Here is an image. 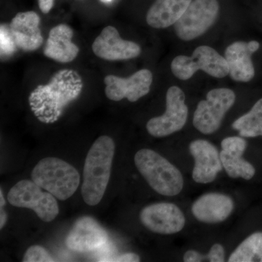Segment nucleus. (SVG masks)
Wrapping results in <instances>:
<instances>
[{
	"mask_svg": "<svg viewBox=\"0 0 262 262\" xmlns=\"http://www.w3.org/2000/svg\"><path fill=\"white\" fill-rule=\"evenodd\" d=\"M172 73L181 80L190 79L198 70L215 77L223 78L229 75V66L225 57L207 46H199L192 56H178L172 61Z\"/></svg>",
	"mask_w": 262,
	"mask_h": 262,
	"instance_id": "obj_5",
	"label": "nucleus"
},
{
	"mask_svg": "<svg viewBox=\"0 0 262 262\" xmlns=\"http://www.w3.org/2000/svg\"><path fill=\"white\" fill-rule=\"evenodd\" d=\"M220 9L217 0H193L173 25L177 37L183 41L201 37L214 24Z\"/></svg>",
	"mask_w": 262,
	"mask_h": 262,
	"instance_id": "obj_8",
	"label": "nucleus"
},
{
	"mask_svg": "<svg viewBox=\"0 0 262 262\" xmlns=\"http://www.w3.org/2000/svg\"><path fill=\"white\" fill-rule=\"evenodd\" d=\"M82 88V78L76 71H58L47 84H40L31 93V110L39 121L53 123L67 106L80 96Z\"/></svg>",
	"mask_w": 262,
	"mask_h": 262,
	"instance_id": "obj_1",
	"label": "nucleus"
},
{
	"mask_svg": "<svg viewBox=\"0 0 262 262\" xmlns=\"http://www.w3.org/2000/svg\"><path fill=\"white\" fill-rule=\"evenodd\" d=\"M222 150L228 153L244 155L245 150L247 147V142L242 137L232 136L225 138L222 141Z\"/></svg>",
	"mask_w": 262,
	"mask_h": 262,
	"instance_id": "obj_24",
	"label": "nucleus"
},
{
	"mask_svg": "<svg viewBox=\"0 0 262 262\" xmlns=\"http://www.w3.org/2000/svg\"><path fill=\"white\" fill-rule=\"evenodd\" d=\"M235 94L229 89H215L200 101L193 117V125L203 134H211L220 129L226 113L233 106Z\"/></svg>",
	"mask_w": 262,
	"mask_h": 262,
	"instance_id": "obj_7",
	"label": "nucleus"
},
{
	"mask_svg": "<svg viewBox=\"0 0 262 262\" xmlns=\"http://www.w3.org/2000/svg\"><path fill=\"white\" fill-rule=\"evenodd\" d=\"M92 49L96 56L108 61L132 59L141 51L139 45L122 39L117 29L112 26L103 29L93 43Z\"/></svg>",
	"mask_w": 262,
	"mask_h": 262,
	"instance_id": "obj_13",
	"label": "nucleus"
},
{
	"mask_svg": "<svg viewBox=\"0 0 262 262\" xmlns=\"http://www.w3.org/2000/svg\"><path fill=\"white\" fill-rule=\"evenodd\" d=\"M108 239L107 232L97 221L83 216L76 221L67 235L66 244L72 251L89 253L102 248Z\"/></svg>",
	"mask_w": 262,
	"mask_h": 262,
	"instance_id": "obj_12",
	"label": "nucleus"
},
{
	"mask_svg": "<svg viewBox=\"0 0 262 262\" xmlns=\"http://www.w3.org/2000/svg\"><path fill=\"white\" fill-rule=\"evenodd\" d=\"M188 117L185 94L180 88L172 86L166 94V111L160 117H153L146 124L150 135L161 138L182 130Z\"/></svg>",
	"mask_w": 262,
	"mask_h": 262,
	"instance_id": "obj_9",
	"label": "nucleus"
},
{
	"mask_svg": "<svg viewBox=\"0 0 262 262\" xmlns=\"http://www.w3.org/2000/svg\"><path fill=\"white\" fill-rule=\"evenodd\" d=\"M8 220V215L5 213L4 210H1V219H0V228L3 229Z\"/></svg>",
	"mask_w": 262,
	"mask_h": 262,
	"instance_id": "obj_30",
	"label": "nucleus"
},
{
	"mask_svg": "<svg viewBox=\"0 0 262 262\" xmlns=\"http://www.w3.org/2000/svg\"><path fill=\"white\" fill-rule=\"evenodd\" d=\"M189 151L194 159L193 180L199 184L213 182L223 168L216 147L209 141L199 139L191 143Z\"/></svg>",
	"mask_w": 262,
	"mask_h": 262,
	"instance_id": "obj_14",
	"label": "nucleus"
},
{
	"mask_svg": "<svg viewBox=\"0 0 262 262\" xmlns=\"http://www.w3.org/2000/svg\"><path fill=\"white\" fill-rule=\"evenodd\" d=\"M24 262H52L55 261L46 248L40 246H32L28 248L24 254Z\"/></svg>",
	"mask_w": 262,
	"mask_h": 262,
	"instance_id": "obj_23",
	"label": "nucleus"
},
{
	"mask_svg": "<svg viewBox=\"0 0 262 262\" xmlns=\"http://www.w3.org/2000/svg\"><path fill=\"white\" fill-rule=\"evenodd\" d=\"M142 225L155 233L172 234L185 225V217L180 208L170 203H158L145 207L140 213Z\"/></svg>",
	"mask_w": 262,
	"mask_h": 262,
	"instance_id": "obj_10",
	"label": "nucleus"
},
{
	"mask_svg": "<svg viewBox=\"0 0 262 262\" xmlns=\"http://www.w3.org/2000/svg\"><path fill=\"white\" fill-rule=\"evenodd\" d=\"M32 179L38 186L61 201L75 194L80 182L77 169L56 158L41 160L33 169Z\"/></svg>",
	"mask_w": 262,
	"mask_h": 262,
	"instance_id": "obj_4",
	"label": "nucleus"
},
{
	"mask_svg": "<svg viewBox=\"0 0 262 262\" xmlns=\"http://www.w3.org/2000/svg\"><path fill=\"white\" fill-rule=\"evenodd\" d=\"M73 30L67 24H59L50 31L44 55L60 63H70L78 55L79 48L72 42Z\"/></svg>",
	"mask_w": 262,
	"mask_h": 262,
	"instance_id": "obj_18",
	"label": "nucleus"
},
{
	"mask_svg": "<svg viewBox=\"0 0 262 262\" xmlns=\"http://www.w3.org/2000/svg\"><path fill=\"white\" fill-rule=\"evenodd\" d=\"M8 201L17 208L32 210L45 222H51L59 213L56 198L42 191L33 181L21 180L15 184L8 192Z\"/></svg>",
	"mask_w": 262,
	"mask_h": 262,
	"instance_id": "obj_6",
	"label": "nucleus"
},
{
	"mask_svg": "<svg viewBox=\"0 0 262 262\" xmlns=\"http://www.w3.org/2000/svg\"><path fill=\"white\" fill-rule=\"evenodd\" d=\"M232 128L238 130L241 137L262 136V98L252 108L232 123Z\"/></svg>",
	"mask_w": 262,
	"mask_h": 262,
	"instance_id": "obj_20",
	"label": "nucleus"
},
{
	"mask_svg": "<svg viewBox=\"0 0 262 262\" xmlns=\"http://www.w3.org/2000/svg\"><path fill=\"white\" fill-rule=\"evenodd\" d=\"M39 6L43 13H48L51 11L54 3V0H38Z\"/></svg>",
	"mask_w": 262,
	"mask_h": 262,
	"instance_id": "obj_29",
	"label": "nucleus"
},
{
	"mask_svg": "<svg viewBox=\"0 0 262 262\" xmlns=\"http://www.w3.org/2000/svg\"><path fill=\"white\" fill-rule=\"evenodd\" d=\"M257 41L234 42L227 48L225 58L229 66V75L237 82H250L255 76L251 56L259 49Z\"/></svg>",
	"mask_w": 262,
	"mask_h": 262,
	"instance_id": "obj_16",
	"label": "nucleus"
},
{
	"mask_svg": "<svg viewBox=\"0 0 262 262\" xmlns=\"http://www.w3.org/2000/svg\"><path fill=\"white\" fill-rule=\"evenodd\" d=\"M229 262H262V232H255L239 245Z\"/></svg>",
	"mask_w": 262,
	"mask_h": 262,
	"instance_id": "obj_21",
	"label": "nucleus"
},
{
	"mask_svg": "<svg viewBox=\"0 0 262 262\" xmlns=\"http://www.w3.org/2000/svg\"><path fill=\"white\" fill-rule=\"evenodd\" d=\"M115 141L108 136L96 139L86 157L81 193L84 203L95 206L102 200L111 175Z\"/></svg>",
	"mask_w": 262,
	"mask_h": 262,
	"instance_id": "obj_2",
	"label": "nucleus"
},
{
	"mask_svg": "<svg viewBox=\"0 0 262 262\" xmlns=\"http://www.w3.org/2000/svg\"><path fill=\"white\" fill-rule=\"evenodd\" d=\"M136 166L150 187L164 196H175L184 187L182 174L168 160L149 149L139 150L134 158Z\"/></svg>",
	"mask_w": 262,
	"mask_h": 262,
	"instance_id": "obj_3",
	"label": "nucleus"
},
{
	"mask_svg": "<svg viewBox=\"0 0 262 262\" xmlns=\"http://www.w3.org/2000/svg\"><path fill=\"white\" fill-rule=\"evenodd\" d=\"M242 156V154L226 152L224 150L220 152L221 161L229 177L250 180L254 177L256 170Z\"/></svg>",
	"mask_w": 262,
	"mask_h": 262,
	"instance_id": "obj_22",
	"label": "nucleus"
},
{
	"mask_svg": "<svg viewBox=\"0 0 262 262\" xmlns=\"http://www.w3.org/2000/svg\"><path fill=\"white\" fill-rule=\"evenodd\" d=\"M108 261L117 262H137L140 261V257L139 255L134 253H123V254L117 256L116 257L108 260Z\"/></svg>",
	"mask_w": 262,
	"mask_h": 262,
	"instance_id": "obj_27",
	"label": "nucleus"
},
{
	"mask_svg": "<svg viewBox=\"0 0 262 262\" xmlns=\"http://www.w3.org/2000/svg\"><path fill=\"white\" fill-rule=\"evenodd\" d=\"M206 256L207 259L211 262H224L225 261V249L222 245L214 244Z\"/></svg>",
	"mask_w": 262,
	"mask_h": 262,
	"instance_id": "obj_26",
	"label": "nucleus"
},
{
	"mask_svg": "<svg viewBox=\"0 0 262 262\" xmlns=\"http://www.w3.org/2000/svg\"><path fill=\"white\" fill-rule=\"evenodd\" d=\"M152 80V74L148 70L138 71L128 78L106 76L104 79L105 93L106 97L112 101H119L127 98L130 102H135L149 94Z\"/></svg>",
	"mask_w": 262,
	"mask_h": 262,
	"instance_id": "obj_11",
	"label": "nucleus"
},
{
	"mask_svg": "<svg viewBox=\"0 0 262 262\" xmlns=\"http://www.w3.org/2000/svg\"><path fill=\"white\" fill-rule=\"evenodd\" d=\"M1 55L3 56H9L13 52L16 51L14 42L10 37L8 32V27L5 25L1 26Z\"/></svg>",
	"mask_w": 262,
	"mask_h": 262,
	"instance_id": "obj_25",
	"label": "nucleus"
},
{
	"mask_svg": "<svg viewBox=\"0 0 262 262\" xmlns=\"http://www.w3.org/2000/svg\"><path fill=\"white\" fill-rule=\"evenodd\" d=\"M192 0H155L146 15L148 25L165 29L174 25L182 17Z\"/></svg>",
	"mask_w": 262,
	"mask_h": 262,
	"instance_id": "obj_19",
	"label": "nucleus"
},
{
	"mask_svg": "<svg viewBox=\"0 0 262 262\" xmlns=\"http://www.w3.org/2000/svg\"><path fill=\"white\" fill-rule=\"evenodd\" d=\"M233 208V201L229 196L220 193H208L194 201L192 211L200 222L216 224L227 220Z\"/></svg>",
	"mask_w": 262,
	"mask_h": 262,
	"instance_id": "obj_17",
	"label": "nucleus"
},
{
	"mask_svg": "<svg viewBox=\"0 0 262 262\" xmlns=\"http://www.w3.org/2000/svg\"><path fill=\"white\" fill-rule=\"evenodd\" d=\"M204 258H207V256L194 250H189L184 253V261L185 262H199L203 261Z\"/></svg>",
	"mask_w": 262,
	"mask_h": 262,
	"instance_id": "obj_28",
	"label": "nucleus"
},
{
	"mask_svg": "<svg viewBox=\"0 0 262 262\" xmlns=\"http://www.w3.org/2000/svg\"><path fill=\"white\" fill-rule=\"evenodd\" d=\"M101 2L103 3H106V4H108V3H111L112 2H113V0H101Z\"/></svg>",
	"mask_w": 262,
	"mask_h": 262,
	"instance_id": "obj_31",
	"label": "nucleus"
},
{
	"mask_svg": "<svg viewBox=\"0 0 262 262\" xmlns=\"http://www.w3.org/2000/svg\"><path fill=\"white\" fill-rule=\"evenodd\" d=\"M40 18L34 11L18 13L13 18L8 30L17 49L34 51L40 48L43 37L39 29Z\"/></svg>",
	"mask_w": 262,
	"mask_h": 262,
	"instance_id": "obj_15",
	"label": "nucleus"
}]
</instances>
